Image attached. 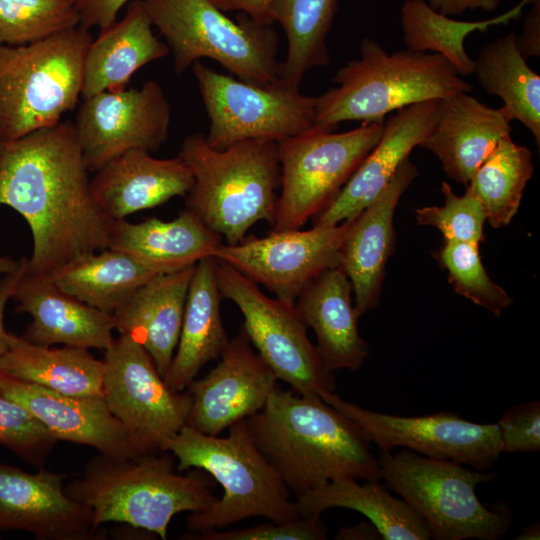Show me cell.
Here are the masks:
<instances>
[{"label": "cell", "mask_w": 540, "mask_h": 540, "mask_svg": "<svg viewBox=\"0 0 540 540\" xmlns=\"http://www.w3.org/2000/svg\"><path fill=\"white\" fill-rule=\"evenodd\" d=\"M89 173L70 121L0 144V205L29 225V272L51 277L108 248L114 221L97 204Z\"/></svg>", "instance_id": "cell-1"}, {"label": "cell", "mask_w": 540, "mask_h": 540, "mask_svg": "<svg viewBox=\"0 0 540 540\" xmlns=\"http://www.w3.org/2000/svg\"><path fill=\"white\" fill-rule=\"evenodd\" d=\"M245 420L256 446L294 497L340 479L381 480L369 440L320 396L277 386L264 407Z\"/></svg>", "instance_id": "cell-2"}, {"label": "cell", "mask_w": 540, "mask_h": 540, "mask_svg": "<svg viewBox=\"0 0 540 540\" xmlns=\"http://www.w3.org/2000/svg\"><path fill=\"white\" fill-rule=\"evenodd\" d=\"M175 463L169 451L127 459L98 454L64 490L91 508L96 529L119 522L165 540L175 515L203 511L218 498L206 472L192 468L182 474Z\"/></svg>", "instance_id": "cell-3"}, {"label": "cell", "mask_w": 540, "mask_h": 540, "mask_svg": "<svg viewBox=\"0 0 540 540\" xmlns=\"http://www.w3.org/2000/svg\"><path fill=\"white\" fill-rule=\"evenodd\" d=\"M178 156L194 178L185 209L226 244L241 242L259 221L273 227L280 180L277 142L248 139L217 150L195 132L184 138Z\"/></svg>", "instance_id": "cell-4"}, {"label": "cell", "mask_w": 540, "mask_h": 540, "mask_svg": "<svg viewBox=\"0 0 540 540\" xmlns=\"http://www.w3.org/2000/svg\"><path fill=\"white\" fill-rule=\"evenodd\" d=\"M359 51L334 74L336 86L317 96L316 127L333 131L343 121L385 120L401 108L473 89L440 54L388 53L370 38L361 40Z\"/></svg>", "instance_id": "cell-5"}, {"label": "cell", "mask_w": 540, "mask_h": 540, "mask_svg": "<svg viewBox=\"0 0 540 540\" xmlns=\"http://www.w3.org/2000/svg\"><path fill=\"white\" fill-rule=\"evenodd\" d=\"M228 430L227 436L219 437L185 425L166 445L179 472L200 469L223 489L222 497L208 508L189 514V532L221 530L254 516L274 522L301 516L292 493L253 441L246 420Z\"/></svg>", "instance_id": "cell-6"}, {"label": "cell", "mask_w": 540, "mask_h": 540, "mask_svg": "<svg viewBox=\"0 0 540 540\" xmlns=\"http://www.w3.org/2000/svg\"><path fill=\"white\" fill-rule=\"evenodd\" d=\"M93 37L80 26L22 46H0V144L53 127L81 97Z\"/></svg>", "instance_id": "cell-7"}, {"label": "cell", "mask_w": 540, "mask_h": 540, "mask_svg": "<svg viewBox=\"0 0 540 540\" xmlns=\"http://www.w3.org/2000/svg\"><path fill=\"white\" fill-rule=\"evenodd\" d=\"M166 39L177 75L209 58L238 79L268 84L278 79L279 37L270 25L239 13L237 21L209 0H142Z\"/></svg>", "instance_id": "cell-8"}, {"label": "cell", "mask_w": 540, "mask_h": 540, "mask_svg": "<svg viewBox=\"0 0 540 540\" xmlns=\"http://www.w3.org/2000/svg\"><path fill=\"white\" fill-rule=\"evenodd\" d=\"M378 463L381 479L424 519L431 538L495 540L508 532L510 515L487 509L476 495L494 473L404 448L380 451Z\"/></svg>", "instance_id": "cell-9"}, {"label": "cell", "mask_w": 540, "mask_h": 540, "mask_svg": "<svg viewBox=\"0 0 540 540\" xmlns=\"http://www.w3.org/2000/svg\"><path fill=\"white\" fill-rule=\"evenodd\" d=\"M384 121L341 133L314 126L278 142L281 193L271 231L301 229L328 207L379 142Z\"/></svg>", "instance_id": "cell-10"}, {"label": "cell", "mask_w": 540, "mask_h": 540, "mask_svg": "<svg viewBox=\"0 0 540 540\" xmlns=\"http://www.w3.org/2000/svg\"><path fill=\"white\" fill-rule=\"evenodd\" d=\"M192 71L210 120L208 145L226 149L248 139L280 142L312 129L317 96H307L279 78L254 84L219 73L201 61Z\"/></svg>", "instance_id": "cell-11"}, {"label": "cell", "mask_w": 540, "mask_h": 540, "mask_svg": "<svg viewBox=\"0 0 540 540\" xmlns=\"http://www.w3.org/2000/svg\"><path fill=\"white\" fill-rule=\"evenodd\" d=\"M216 273L222 298L238 307L250 343L277 379L299 395L334 392L333 372L321 361L295 305L267 296L258 284L218 259Z\"/></svg>", "instance_id": "cell-12"}, {"label": "cell", "mask_w": 540, "mask_h": 540, "mask_svg": "<svg viewBox=\"0 0 540 540\" xmlns=\"http://www.w3.org/2000/svg\"><path fill=\"white\" fill-rule=\"evenodd\" d=\"M103 397L139 455L165 451L186 425L192 404L189 390L173 389L149 353L120 334L104 351Z\"/></svg>", "instance_id": "cell-13"}, {"label": "cell", "mask_w": 540, "mask_h": 540, "mask_svg": "<svg viewBox=\"0 0 540 540\" xmlns=\"http://www.w3.org/2000/svg\"><path fill=\"white\" fill-rule=\"evenodd\" d=\"M319 396L352 420L380 451L400 447L480 471L488 470L503 453L497 423H474L450 412L416 417L391 415L346 401L335 391Z\"/></svg>", "instance_id": "cell-14"}, {"label": "cell", "mask_w": 540, "mask_h": 540, "mask_svg": "<svg viewBox=\"0 0 540 540\" xmlns=\"http://www.w3.org/2000/svg\"><path fill=\"white\" fill-rule=\"evenodd\" d=\"M352 220L308 230L271 231L221 244L214 257L290 304L324 271L340 266V249Z\"/></svg>", "instance_id": "cell-15"}, {"label": "cell", "mask_w": 540, "mask_h": 540, "mask_svg": "<svg viewBox=\"0 0 540 540\" xmlns=\"http://www.w3.org/2000/svg\"><path fill=\"white\" fill-rule=\"evenodd\" d=\"M171 107L160 84L102 91L83 99L73 123L90 172L132 149L150 153L168 139Z\"/></svg>", "instance_id": "cell-16"}, {"label": "cell", "mask_w": 540, "mask_h": 540, "mask_svg": "<svg viewBox=\"0 0 540 540\" xmlns=\"http://www.w3.org/2000/svg\"><path fill=\"white\" fill-rule=\"evenodd\" d=\"M219 358L213 369L186 388L192 394L186 425L212 436L260 411L278 386L241 325Z\"/></svg>", "instance_id": "cell-17"}, {"label": "cell", "mask_w": 540, "mask_h": 540, "mask_svg": "<svg viewBox=\"0 0 540 540\" xmlns=\"http://www.w3.org/2000/svg\"><path fill=\"white\" fill-rule=\"evenodd\" d=\"M66 474L39 468L29 473L0 464V530H21L39 540H95L90 507L68 496Z\"/></svg>", "instance_id": "cell-18"}, {"label": "cell", "mask_w": 540, "mask_h": 540, "mask_svg": "<svg viewBox=\"0 0 540 540\" xmlns=\"http://www.w3.org/2000/svg\"><path fill=\"white\" fill-rule=\"evenodd\" d=\"M0 394L26 408L59 441L113 459L140 456L103 396H72L0 373Z\"/></svg>", "instance_id": "cell-19"}, {"label": "cell", "mask_w": 540, "mask_h": 540, "mask_svg": "<svg viewBox=\"0 0 540 540\" xmlns=\"http://www.w3.org/2000/svg\"><path fill=\"white\" fill-rule=\"evenodd\" d=\"M417 175L416 165L407 157L380 195L352 220L344 237L339 267L352 285L359 317L378 306L386 265L395 247V210Z\"/></svg>", "instance_id": "cell-20"}, {"label": "cell", "mask_w": 540, "mask_h": 540, "mask_svg": "<svg viewBox=\"0 0 540 540\" xmlns=\"http://www.w3.org/2000/svg\"><path fill=\"white\" fill-rule=\"evenodd\" d=\"M438 100L401 108L384 121L383 134L336 198L313 217V226H333L356 218L384 190L401 163L429 133Z\"/></svg>", "instance_id": "cell-21"}, {"label": "cell", "mask_w": 540, "mask_h": 540, "mask_svg": "<svg viewBox=\"0 0 540 540\" xmlns=\"http://www.w3.org/2000/svg\"><path fill=\"white\" fill-rule=\"evenodd\" d=\"M511 117L502 106L492 108L469 93L438 100L435 119L418 145L432 152L454 181L469 183L499 141L510 135Z\"/></svg>", "instance_id": "cell-22"}, {"label": "cell", "mask_w": 540, "mask_h": 540, "mask_svg": "<svg viewBox=\"0 0 540 540\" xmlns=\"http://www.w3.org/2000/svg\"><path fill=\"white\" fill-rule=\"evenodd\" d=\"M12 298L18 303L16 312L32 318L21 335L32 343L104 352L114 341L113 314L85 304L60 289L51 278L29 272L27 265Z\"/></svg>", "instance_id": "cell-23"}, {"label": "cell", "mask_w": 540, "mask_h": 540, "mask_svg": "<svg viewBox=\"0 0 540 540\" xmlns=\"http://www.w3.org/2000/svg\"><path fill=\"white\" fill-rule=\"evenodd\" d=\"M191 170L180 156L155 158L142 149L111 159L91 179L92 194L113 221L183 196L193 186Z\"/></svg>", "instance_id": "cell-24"}, {"label": "cell", "mask_w": 540, "mask_h": 540, "mask_svg": "<svg viewBox=\"0 0 540 540\" xmlns=\"http://www.w3.org/2000/svg\"><path fill=\"white\" fill-rule=\"evenodd\" d=\"M295 308L315 333V347L331 372L360 369L369 346L358 329L352 285L340 267L318 275L298 295Z\"/></svg>", "instance_id": "cell-25"}, {"label": "cell", "mask_w": 540, "mask_h": 540, "mask_svg": "<svg viewBox=\"0 0 540 540\" xmlns=\"http://www.w3.org/2000/svg\"><path fill=\"white\" fill-rule=\"evenodd\" d=\"M194 268L156 275L113 313L115 330L137 341L164 379L178 344Z\"/></svg>", "instance_id": "cell-26"}, {"label": "cell", "mask_w": 540, "mask_h": 540, "mask_svg": "<svg viewBox=\"0 0 540 540\" xmlns=\"http://www.w3.org/2000/svg\"><path fill=\"white\" fill-rule=\"evenodd\" d=\"M152 27L142 0H133L121 20L100 30L86 51L82 99L126 89L136 71L170 54Z\"/></svg>", "instance_id": "cell-27"}, {"label": "cell", "mask_w": 540, "mask_h": 540, "mask_svg": "<svg viewBox=\"0 0 540 540\" xmlns=\"http://www.w3.org/2000/svg\"><path fill=\"white\" fill-rule=\"evenodd\" d=\"M222 237L187 209L170 221L156 217L139 223L114 221L108 248L133 257L157 274H167L214 257Z\"/></svg>", "instance_id": "cell-28"}, {"label": "cell", "mask_w": 540, "mask_h": 540, "mask_svg": "<svg viewBox=\"0 0 540 540\" xmlns=\"http://www.w3.org/2000/svg\"><path fill=\"white\" fill-rule=\"evenodd\" d=\"M216 267L217 259L206 257L195 265L190 280L178 344L165 378L177 391L185 390L205 364L218 359L229 342Z\"/></svg>", "instance_id": "cell-29"}, {"label": "cell", "mask_w": 540, "mask_h": 540, "mask_svg": "<svg viewBox=\"0 0 540 540\" xmlns=\"http://www.w3.org/2000/svg\"><path fill=\"white\" fill-rule=\"evenodd\" d=\"M104 370L89 349L35 344L14 333L0 361V373L72 396H103Z\"/></svg>", "instance_id": "cell-30"}, {"label": "cell", "mask_w": 540, "mask_h": 540, "mask_svg": "<svg viewBox=\"0 0 540 540\" xmlns=\"http://www.w3.org/2000/svg\"><path fill=\"white\" fill-rule=\"evenodd\" d=\"M300 515H321L341 507L363 514L385 540H428L424 519L402 498L392 496L379 481L359 484L356 479H340L294 497Z\"/></svg>", "instance_id": "cell-31"}, {"label": "cell", "mask_w": 540, "mask_h": 540, "mask_svg": "<svg viewBox=\"0 0 540 540\" xmlns=\"http://www.w3.org/2000/svg\"><path fill=\"white\" fill-rule=\"evenodd\" d=\"M479 85L498 96L512 120L521 122L540 145V76L521 55L516 35L508 33L487 44L475 60Z\"/></svg>", "instance_id": "cell-32"}, {"label": "cell", "mask_w": 540, "mask_h": 540, "mask_svg": "<svg viewBox=\"0 0 540 540\" xmlns=\"http://www.w3.org/2000/svg\"><path fill=\"white\" fill-rule=\"evenodd\" d=\"M159 275L128 254L103 249L49 277L85 304L113 314L142 285Z\"/></svg>", "instance_id": "cell-33"}, {"label": "cell", "mask_w": 540, "mask_h": 540, "mask_svg": "<svg viewBox=\"0 0 540 540\" xmlns=\"http://www.w3.org/2000/svg\"><path fill=\"white\" fill-rule=\"evenodd\" d=\"M338 0H273L272 15L287 39V53L277 75L286 85L300 89L306 73L330 62L327 36Z\"/></svg>", "instance_id": "cell-34"}, {"label": "cell", "mask_w": 540, "mask_h": 540, "mask_svg": "<svg viewBox=\"0 0 540 540\" xmlns=\"http://www.w3.org/2000/svg\"><path fill=\"white\" fill-rule=\"evenodd\" d=\"M531 0H520L510 10L481 21H459L433 10L425 0H405L401 6L400 24L407 49L445 57L462 76L473 74L475 60L464 48L466 37L475 31L485 32L491 26L518 19Z\"/></svg>", "instance_id": "cell-35"}, {"label": "cell", "mask_w": 540, "mask_h": 540, "mask_svg": "<svg viewBox=\"0 0 540 540\" xmlns=\"http://www.w3.org/2000/svg\"><path fill=\"white\" fill-rule=\"evenodd\" d=\"M531 151L503 137L466 185L480 201L486 221L494 227L508 225L521 204L533 175Z\"/></svg>", "instance_id": "cell-36"}, {"label": "cell", "mask_w": 540, "mask_h": 540, "mask_svg": "<svg viewBox=\"0 0 540 540\" xmlns=\"http://www.w3.org/2000/svg\"><path fill=\"white\" fill-rule=\"evenodd\" d=\"M74 0H0V46H22L79 26Z\"/></svg>", "instance_id": "cell-37"}, {"label": "cell", "mask_w": 540, "mask_h": 540, "mask_svg": "<svg viewBox=\"0 0 540 540\" xmlns=\"http://www.w3.org/2000/svg\"><path fill=\"white\" fill-rule=\"evenodd\" d=\"M479 248L466 242L444 240L435 258L447 272L448 281L457 294L499 317L513 300L490 278Z\"/></svg>", "instance_id": "cell-38"}, {"label": "cell", "mask_w": 540, "mask_h": 540, "mask_svg": "<svg viewBox=\"0 0 540 540\" xmlns=\"http://www.w3.org/2000/svg\"><path fill=\"white\" fill-rule=\"evenodd\" d=\"M441 191L444 205L417 208V223L438 229L444 240L466 242L480 247L484 241L483 229L486 222L480 201L467 187L465 193L459 196L453 192L450 184L443 182Z\"/></svg>", "instance_id": "cell-39"}, {"label": "cell", "mask_w": 540, "mask_h": 540, "mask_svg": "<svg viewBox=\"0 0 540 540\" xmlns=\"http://www.w3.org/2000/svg\"><path fill=\"white\" fill-rule=\"evenodd\" d=\"M57 442L26 408L0 394V444L39 469Z\"/></svg>", "instance_id": "cell-40"}, {"label": "cell", "mask_w": 540, "mask_h": 540, "mask_svg": "<svg viewBox=\"0 0 540 540\" xmlns=\"http://www.w3.org/2000/svg\"><path fill=\"white\" fill-rule=\"evenodd\" d=\"M328 529L319 514L301 515L287 522L270 521L235 530H210L187 533L188 540H324Z\"/></svg>", "instance_id": "cell-41"}, {"label": "cell", "mask_w": 540, "mask_h": 540, "mask_svg": "<svg viewBox=\"0 0 540 540\" xmlns=\"http://www.w3.org/2000/svg\"><path fill=\"white\" fill-rule=\"evenodd\" d=\"M503 452H536L540 449V402L510 407L497 422Z\"/></svg>", "instance_id": "cell-42"}, {"label": "cell", "mask_w": 540, "mask_h": 540, "mask_svg": "<svg viewBox=\"0 0 540 540\" xmlns=\"http://www.w3.org/2000/svg\"><path fill=\"white\" fill-rule=\"evenodd\" d=\"M79 13V26L103 30L113 24L119 11L133 0H74Z\"/></svg>", "instance_id": "cell-43"}, {"label": "cell", "mask_w": 540, "mask_h": 540, "mask_svg": "<svg viewBox=\"0 0 540 540\" xmlns=\"http://www.w3.org/2000/svg\"><path fill=\"white\" fill-rule=\"evenodd\" d=\"M223 12H238L249 16L254 21L270 25L274 23L272 15L273 0H209Z\"/></svg>", "instance_id": "cell-44"}, {"label": "cell", "mask_w": 540, "mask_h": 540, "mask_svg": "<svg viewBox=\"0 0 540 540\" xmlns=\"http://www.w3.org/2000/svg\"><path fill=\"white\" fill-rule=\"evenodd\" d=\"M531 5L522 32L516 36L517 47L525 59L540 55V0Z\"/></svg>", "instance_id": "cell-45"}, {"label": "cell", "mask_w": 540, "mask_h": 540, "mask_svg": "<svg viewBox=\"0 0 540 540\" xmlns=\"http://www.w3.org/2000/svg\"><path fill=\"white\" fill-rule=\"evenodd\" d=\"M27 259L22 258L19 267L3 276L0 280V361L8 350L9 332L4 325V313L7 302L12 298L16 286L26 270Z\"/></svg>", "instance_id": "cell-46"}, {"label": "cell", "mask_w": 540, "mask_h": 540, "mask_svg": "<svg viewBox=\"0 0 540 540\" xmlns=\"http://www.w3.org/2000/svg\"><path fill=\"white\" fill-rule=\"evenodd\" d=\"M503 0H425L435 11L446 16H460L468 10H495Z\"/></svg>", "instance_id": "cell-47"}, {"label": "cell", "mask_w": 540, "mask_h": 540, "mask_svg": "<svg viewBox=\"0 0 540 540\" xmlns=\"http://www.w3.org/2000/svg\"><path fill=\"white\" fill-rule=\"evenodd\" d=\"M338 540H380L378 529L371 523H359L355 526L341 528L335 535Z\"/></svg>", "instance_id": "cell-48"}, {"label": "cell", "mask_w": 540, "mask_h": 540, "mask_svg": "<svg viewBox=\"0 0 540 540\" xmlns=\"http://www.w3.org/2000/svg\"><path fill=\"white\" fill-rule=\"evenodd\" d=\"M21 263V260L17 261L8 256H0V276L9 274L15 271Z\"/></svg>", "instance_id": "cell-49"}, {"label": "cell", "mask_w": 540, "mask_h": 540, "mask_svg": "<svg viewBox=\"0 0 540 540\" xmlns=\"http://www.w3.org/2000/svg\"><path fill=\"white\" fill-rule=\"evenodd\" d=\"M540 529L539 524H532L528 527H526L521 534L516 537L518 540H535L539 539L540 537Z\"/></svg>", "instance_id": "cell-50"}]
</instances>
